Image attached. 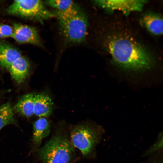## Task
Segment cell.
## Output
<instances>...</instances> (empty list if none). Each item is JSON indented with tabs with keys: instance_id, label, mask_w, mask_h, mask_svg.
<instances>
[{
	"instance_id": "obj_1",
	"label": "cell",
	"mask_w": 163,
	"mask_h": 163,
	"mask_svg": "<svg viewBox=\"0 0 163 163\" xmlns=\"http://www.w3.org/2000/svg\"><path fill=\"white\" fill-rule=\"evenodd\" d=\"M108 46L115 62L124 69L142 71L149 69L152 66V58L146 50L129 39L114 38L110 40Z\"/></svg>"
},
{
	"instance_id": "obj_2",
	"label": "cell",
	"mask_w": 163,
	"mask_h": 163,
	"mask_svg": "<svg viewBox=\"0 0 163 163\" xmlns=\"http://www.w3.org/2000/svg\"><path fill=\"white\" fill-rule=\"evenodd\" d=\"M60 31L65 41L70 44H78L86 40L88 21L85 13L76 4L65 11H55Z\"/></svg>"
},
{
	"instance_id": "obj_3",
	"label": "cell",
	"mask_w": 163,
	"mask_h": 163,
	"mask_svg": "<svg viewBox=\"0 0 163 163\" xmlns=\"http://www.w3.org/2000/svg\"><path fill=\"white\" fill-rule=\"evenodd\" d=\"M74 153V146L66 135L56 133L38 152L44 163H69Z\"/></svg>"
},
{
	"instance_id": "obj_4",
	"label": "cell",
	"mask_w": 163,
	"mask_h": 163,
	"mask_svg": "<svg viewBox=\"0 0 163 163\" xmlns=\"http://www.w3.org/2000/svg\"><path fill=\"white\" fill-rule=\"evenodd\" d=\"M11 15L32 19L43 23L44 21L56 17L54 12L49 11L41 0H15L6 9Z\"/></svg>"
},
{
	"instance_id": "obj_5",
	"label": "cell",
	"mask_w": 163,
	"mask_h": 163,
	"mask_svg": "<svg viewBox=\"0 0 163 163\" xmlns=\"http://www.w3.org/2000/svg\"><path fill=\"white\" fill-rule=\"evenodd\" d=\"M95 129L88 124L75 126L70 133V141L74 147L79 149L84 156L92 152L97 140Z\"/></svg>"
},
{
	"instance_id": "obj_6",
	"label": "cell",
	"mask_w": 163,
	"mask_h": 163,
	"mask_svg": "<svg viewBox=\"0 0 163 163\" xmlns=\"http://www.w3.org/2000/svg\"><path fill=\"white\" fill-rule=\"evenodd\" d=\"M11 37L20 43L31 44L40 47L43 46L37 29L34 27L19 23L13 24Z\"/></svg>"
},
{
	"instance_id": "obj_7",
	"label": "cell",
	"mask_w": 163,
	"mask_h": 163,
	"mask_svg": "<svg viewBox=\"0 0 163 163\" xmlns=\"http://www.w3.org/2000/svg\"><path fill=\"white\" fill-rule=\"evenodd\" d=\"M146 1L145 0H95L94 3L104 8L119 10L124 13L142 10Z\"/></svg>"
},
{
	"instance_id": "obj_8",
	"label": "cell",
	"mask_w": 163,
	"mask_h": 163,
	"mask_svg": "<svg viewBox=\"0 0 163 163\" xmlns=\"http://www.w3.org/2000/svg\"><path fill=\"white\" fill-rule=\"evenodd\" d=\"M22 56L20 51L11 44L0 41V66L9 69L12 63Z\"/></svg>"
},
{
	"instance_id": "obj_9",
	"label": "cell",
	"mask_w": 163,
	"mask_h": 163,
	"mask_svg": "<svg viewBox=\"0 0 163 163\" xmlns=\"http://www.w3.org/2000/svg\"><path fill=\"white\" fill-rule=\"evenodd\" d=\"M34 114L40 117L49 116L53 108V103L51 99L44 93L34 95Z\"/></svg>"
},
{
	"instance_id": "obj_10",
	"label": "cell",
	"mask_w": 163,
	"mask_h": 163,
	"mask_svg": "<svg viewBox=\"0 0 163 163\" xmlns=\"http://www.w3.org/2000/svg\"><path fill=\"white\" fill-rule=\"evenodd\" d=\"M50 131V123L45 117H40L34 123L32 141L34 149L39 147L42 140L49 135Z\"/></svg>"
},
{
	"instance_id": "obj_11",
	"label": "cell",
	"mask_w": 163,
	"mask_h": 163,
	"mask_svg": "<svg viewBox=\"0 0 163 163\" xmlns=\"http://www.w3.org/2000/svg\"><path fill=\"white\" fill-rule=\"evenodd\" d=\"M30 66L27 59L22 56L12 63L9 70L12 78L17 83H20L27 76Z\"/></svg>"
},
{
	"instance_id": "obj_12",
	"label": "cell",
	"mask_w": 163,
	"mask_h": 163,
	"mask_svg": "<svg viewBox=\"0 0 163 163\" xmlns=\"http://www.w3.org/2000/svg\"><path fill=\"white\" fill-rule=\"evenodd\" d=\"M34 94L31 93L23 95L14 106V110L27 118L31 117L34 114Z\"/></svg>"
},
{
	"instance_id": "obj_13",
	"label": "cell",
	"mask_w": 163,
	"mask_h": 163,
	"mask_svg": "<svg viewBox=\"0 0 163 163\" xmlns=\"http://www.w3.org/2000/svg\"><path fill=\"white\" fill-rule=\"evenodd\" d=\"M142 22L146 28L152 34L160 35L163 31V21L162 17L158 14H148L145 15Z\"/></svg>"
},
{
	"instance_id": "obj_14",
	"label": "cell",
	"mask_w": 163,
	"mask_h": 163,
	"mask_svg": "<svg viewBox=\"0 0 163 163\" xmlns=\"http://www.w3.org/2000/svg\"><path fill=\"white\" fill-rule=\"evenodd\" d=\"M13 110L9 102L0 106V130L10 124H16Z\"/></svg>"
},
{
	"instance_id": "obj_15",
	"label": "cell",
	"mask_w": 163,
	"mask_h": 163,
	"mask_svg": "<svg viewBox=\"0 0 163 163\" xmlns=\"http://www.w3.org/2000/svg\"><path fill=\"white\" fill-rule=\"evenodd\" d=\"M44 3L45 5L54 9L55 11H58L67 10L76 5L72 0H47Z\"/></svg>"
},
{
	"instance_id": "obj_16",
	"label": "cell",
	"mask_w": 163,
	"mask_h": 163,
	"mask_svg": "<svg viewBox=\"0 0 163 163\" xmlns=\"http://www.w3.org/2000/svg\"><path fill=\"white\" fill-rule=\"evenodd\" d=\"M13 27L6 24H0V33L5 37H11L13 33Z\"/></svg>"
},
{
	"instance_id": "obj_17",
	"label": "cell",
	"mask_w": 163,
	"mask_h": 163,
	"mask_svg": "<svg viewBox=\"0 0 163 163\" xmlns=\"http://www.w3.org/2000/svg\"><path fill=\"white\" fill-rule=\"evenodd\" d=\"M5 37L0 33V39L5 38Z\"/></svg>"
},
{
	"instance_id": "obj_18",
	"label": "cell",
	"mask_w": 163,
	"mask_h": 163,
	"mask_svg": "<svg viewBox=\"0 0 163 163\" xmlns=\"http://www.w3.org/2000/svg\"></svg>"
}]
</instances>
